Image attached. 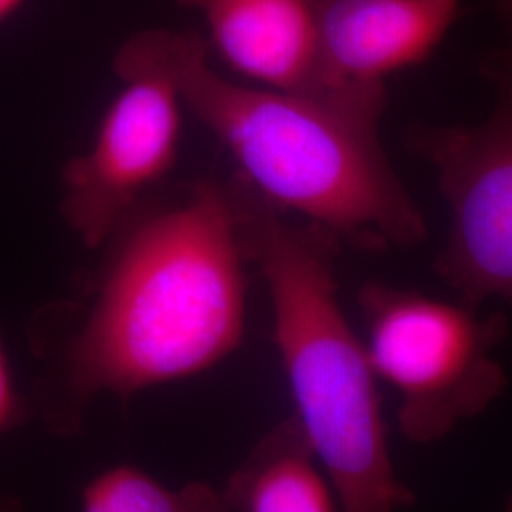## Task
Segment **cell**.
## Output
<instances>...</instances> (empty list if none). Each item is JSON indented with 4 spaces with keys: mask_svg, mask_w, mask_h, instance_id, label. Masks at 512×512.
Wrapping results in <instances>:
<instances>
[{
    "mask_svg": "<svg viewBox=\"0 0 512 512\" xmlns=\"http://www.w3.org/2000/svg\"><path fill=\"white\" fill-rule=\"evenodd\" d=\"M222 495L230 512H342L330 476L294 418L256 442Z\"/></svg>",
    "mask_w": 512,
    "mask_h": 512,
    "instance_id": "cell-9",
    "label": "cell"
},
{
    "mask_svg": "<svg viewBox=\"0 0 512 512\" xmlns=\"http://www.w3.org/2000/svg\"><path fill=\"white\" fill-rule=\"evenodd\" d=\"M200 10L222 59L253 86L327 90L311 0H177Z\"/></svg>",
    "mask_w": 512,
    "mask_h": 512,
    "instance_id": "cell-8",
    "label": "cell"
},
{
    "mask_svg": "<svg viewBox=\"0 0 512 512\" xmlns=\"http://www.w3.org/2000/svg\"><path fill=\"white\" fill-rule=\"evenodd\" d=\"M492 80L497 101L484 124L414 137L450 207L437 272L473 308L490 298L512 304V63L495 65Z\"/></svg>",
    "mask_w": 512,
    "mask_h": 512,
    "instance_id": "cell-6",
    "label": "cell"
},
{
    "mask_svg": "<svg viewBox=\"0 0 512 512\" xmlns=\"http://www.w3.org/2000/svg\"><path fill=\"white\" fill-rule=\"evenodd\" d=\"M82 512H230L224 495L209 484L169 488L135 465H116L82 490Z\"/></svg>",
    "mask_w": 512,
    "mask_h": 512,
    "instance_id": "cell-10",
    "label": "cell"
},
{
    "mask_svg": "<svg viewBox=\"0 0 512 512\" xmlns=\"http://www.w3.org/2000/svg\"><path fill=\"white\" fill-rule=\"evenodd\" d=\"M247 262L232 194L215 184L141 222L61 348L48 421L71 429L97 395L129 401L228 359L245 334Z\"/></svg>",
    "mask_w": 512,
    "mask_h": 512,
    "instance_id": "cell-1",
    "label": "cell"
},
{
    "mask_svg": "<svg viewBox=\"0 0 512 512\" xmlns=\"http://www.w3.org/2000/svg\"><path fill=\"white\" fill-rule=\"evenodd\" d=\"M247 260L264 277L294 420L330 476L342 512H401L416 495L391 458L378 378L338 300L340 239L285 219L243 184L232 192Z\"/></svg>",
    "mask_w": 512,
    "mask_h": 512,
    "instance_id": "cell-3",
    "label": "cell"
},
{
    "mask_svg": "<svg viewBox=\"0 0 512 512\" xmlns=\"http://www.w3.org/2000/svg\"><path fill=\"white\" fill-rule=\"evenodd\" d=\"M0 512H19V505L12 499H0Z\"/></svg>",
    "mask_w": 512,
    "mask_h": 512,
    "instance_id": "cell-13",
    "label": "cell"
},
{
    "mask_svg": "<svg viewBox=\"0 0 512 512\" xmlns=\"http://www.w3.org/2000/svg\"><path fill=\"white\" fill-rule=\"evenodd\" d=\"M325 88L384 84L420 65L458 18L459 0H311Z\"/></svg>",
    "mask_w": 512,
    "mask_h": 512,
    "instance_id": "cell-7",
    "label": "cell"
},
{
    "mask_svg": "<svg viewBox=\"0 0 512 512\" xmlns=\"http://www.w3.org/2000/svg\"><path fill=\"white\" fill-rule=\"evenodd\" d=\"M29 406L19 393L14 370L0 340V439L27 418Z\"/></svg>",
    "mask_w": 512,
    "mask_h": 512,
    "instance_id": "cell-11",
    "label": "cell"
},
{
    "mask_svg": "<svg viewBox=\"0 0 512 512\" xmlns=\"http://www.w3.org/2000/svg\"><path fill=\"white\" fill-rule=\"evenodd\" d=\"M122 90L92 147L61 173V213L80 241L97 249L150 186L177 160L183 97L165 55L162 29L124 42L114 57Z\"/></svg>",
    "mask_w": 512,
    "mask_h": 512,
    "instance_id": "cell-5",
    "label": "cell"
},
{
    "mask_svg": "<svg viewBox=\"0 0 512 512\" xmlns=\"http://www.w3.org/2000/svg\"><path fill=\"white\" fill-rule=\"evenodd\" d=\"M505 512H512V492L509 497H507V505H505Z\"/></svg>",
    "mask_w": 512,
    "mask_h": 512,
    "instance_id": "cell-14",
    "label": "cell"
},
{
    "mask_svg": "<svg viewBox=\"0 0 512 512\" xmlns=\"http://www.w3.org/2000/svg\"><path fill=\"white\" fill-rule=\"evenodd\" d=\"M23 0H0V21L8 18L12 12H16Z\"/></svg>",
    "mask_w": 512,
    "mask_h": 512,
    "instance_id": "cell-12",
    "label": "cell"
},
{
    "mask_svg": "<svg viewBox=\"0 0 512 512\" xmlns=\"http://www.w3.org/2000/svg\"><path fill=\"white\" fill-rule=\"evenodd\" d=\"M359 306L370 365L399 399L397 427L404 439H444L505 393L507 374L494 357L507 336L503 315L482 319L461 300L384 283L365 285Z\"/></svg>",
    "mask_w": 512,
    "mask_h": 512,
    "instance_id": "cell-4",
    "label": "cell"
},
{
    "mask_svg": "<svg viewBox=\"0 0 512 512\" xmlns=\"http://www.w3.org/2000/svg\"><path fill=\"white\" fill-rule=\"evenodd\" d=\"M184 107L238 162L243 184L368 251L412 247L425 220L378 137L384 84L277 92L220 76L194 31L162 29Z\"/></svg>",
    "mask_w": 512,
    "mask_h": 512,
    "instance_id": "cell-2",
    "label": "cell"
}]
</instances>
